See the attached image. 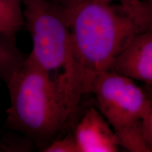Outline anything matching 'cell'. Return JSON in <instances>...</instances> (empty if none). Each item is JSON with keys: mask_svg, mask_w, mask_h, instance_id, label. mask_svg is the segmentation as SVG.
I'll return each mask as SVG.
<instances>
[{"mask_svg": "<svg viewBox=\"0 0 152 152\" xmlns=\"http://www.w3.org/2000/svg\"><path fill=\"white\" fill-rule=\"evenodd\" d=\"M45 152H80L75 136L68 135L61 140H55L45 148Z\"/></svg>", "mask_w": 152, "mask_h": 152, "instance_id": "obj_9", "label": "cell"}, {"mask_svg": "<svg viewBox=\"0 0 152 152\" xmlns=\"http://www.w3.org/2000/svg\"><path fill=\"white\" fill-rule=\"evenodd\" d=\"M7 85L10 99L7 121L15 130L45 140L68 121L54 84L29 56Z\"/></svg>", "mask_w": 152, "mask_h": 152, "instance_id": "obj_3", "label": "cell"}, {"mask_svg": "<svg viewBox=\"0 0 152 152\" xmlns=\"http://www.w3.org/2000/svg\"><path fill=\"white\" fill-rule=\"evenodd\" d=\"M25 58L16 46V39L0 31V79L7 84Z\"/></svg>", "mask_w": 152, "mask_h": 152, "instance_id": "obj_7", "label": "cell"}, {"mask_svg": "<svg viewBox=\"0 0 152 152\" xmlns=\"http://www.w3.org/2000/svg\"><path fill=\"white\" fill-rule=\"evenodd\" d=\"M1 149H2V148H1V147H0V151H2V150H1Z\"/></svg>", "mask_w": 152, "mask_h": 152, "instance_id": "obj_12", "label": "cell"}, {"mask_svg": "<svg viewBox=\"0 0 152 152\" xmlns=\"http://www.w3.org/2000/svg\"><path fill=\"white\" fill-rule=\"evenodd\" d=\"M145 88L150 99V107L148 115L144 121V135L147 142L149 152L152 151V87L147 86Z\"/></svg>", "mask_w": 152, "mask_h": 152, "instance_id": "obj_10", "label": "cell"}, {"mask_svg": "<svg viewBox=\"0 0 152 152\" xmlns=\"http://www.w3.org/2000/svg\"><path fill=\"white\" fill-rule=\"evenodd\" d=\"M22 4L25 27L33 42L28 56L53 82L68 120L84 90L68 19L61 7L50 0H22Z\"/></svg>", "mask_w": 152, "mask_h": 152, "instance_id": "obj_2", "label": "cell"}, {"mask_svg": "<svg viewBox=\"0 0 152 152\" xmlns=\"http://www.w3.org/2000/svg\"><path fill=\"white\" fill-rule=\"evenodd\" d=\"M108 71L152 87V30H145L137 35Z\"/></svg>", "mask_w": 152, "mask_h": 152, "instance_id": "obj_5", "label": "cell"}, {"mask_svg": "<svg viewBox=\"0 0 152 152\" xmlns=\"http://www.w3.org/2000/svg\"><path fill=\"white\" fill-rule=\"evenodd\" d=\"M61 7L68 19L76 56L89 76L108 71L129 43L147 30L146 18L137 1L115 8L95 0H50ZM84 90V89H83Z\"/></svg>", "mask_w": 152, "mask_h": 152, "instance_id": "obj_1", "label": "cell"}, {"mask_svg": "<svg viewBox=\"0 0 152 152\" xmlns=\"http://www.w3.org/2000/svg\"><path fill=\"white\" fill-rule=\"evenodd\" d=\"M94 95L99 109L116 134L120 146L130 151L149 152L144 124L150 99L145 88L111 71L98 72L84 83V94Z\"/></svg>", "mask_w": 152, "mask_h": 152, "instance_id": "obj_4", "label": "cell"}, {"mask_svg": "<svg viewBox=\"0 0 152 152\" xmlns=\"http://www.w3.org/2000/svg\"><path fill=\"white\" fill-rule=\"evenodd\" d=\"M80 152H115L119 140L112 127L98 109L90 107L75 130Z\"/></svg>", "mask_w": 152, "mask_h": 152, "instance_id": "obj_6", "label": "cell"}, {"mask_svg": "<svg viewBox=\"0 0 152 152\" xmlns=\"http://www.w3.org/2000/svg\"><path fill=\"white\" fill-rule=\"evenodd\" d=\"M24 27L22 0H0V31L16 39Z\"/></svg>", "mask_w": 152, "mask_h": 152, "instance_id": "obj_8", "label": "cell"}, {"mask_svg": "<svg viewBox=\"0 0 152 152\" xmlns=\"http://www.w3.org/2000/svg\"><path fill=\"white\" fill-rule=\"evenodd\" d=\"M95 1H100V2L107 3V4H110L111 3L112 1H120L123 4H128V3L133 2V1H136V0H95Z\"/></svg>", "mask_w": 152, "mask_h": 152, "instance_id": "obj_11", "label": "cell"}]
</instances>
